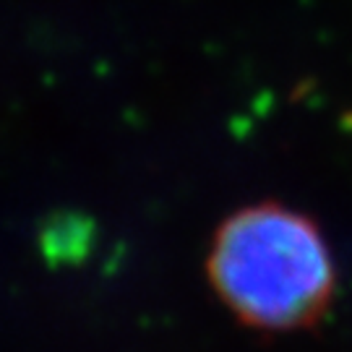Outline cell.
Returning <instances> with one entry per match:
<instances>
[{
	"instance_id": "cell-1",
	"label": "cell",
	"mask_w": 352,
	"mask_h": 352,
	"mask_svg": "<svg viewBox=\"0 0 352 352\" xmlns=\"http://www.w3.org/2000/svg\"><path fill=\"white\" fill-rule=\"evenodd\" d=\"M209 274L227 308L266 331L311 327L334 289L318 230L277 206H256L227 219L214 240Z\"/></svg>"
}]
</instances>
